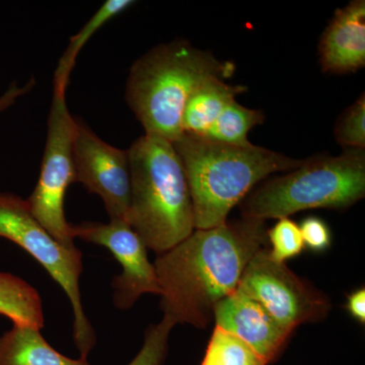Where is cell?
I'll list each match as a JSON object with an SVG mask.
<instances>
[{
    "label": "cell",
    "mask_w": 365,
    "mask_h": 365,
    "mask_svg": "<svg viewBox=\"0 0 365 365\" xmlns=\"http://www.w3.org/2000/svg\"><path fill=\"white\" fill-rule=\"evenodd\" d=\"M176 324L163 316L160 324L151 326L146 332L143 348L128 365H160L168 350L170 331Z\"/></svg>",
    "instance_id": "cell-21"
},
{
    "label": "cell",
    "mask_w": 365,
    "mask_h": 365,
    "mask_svg": "<svg viewBox=\"0 0 365 365\" xmlns=\"http://www.w3.org/2000/svg\"><path fill=\"white\" fill-rule=\"evenodd\" d=\"M130 169L128 222L146 248L165 253L195 230L193 203L181 158L162 137H139L127 150Z\"/></svg>",
    "instance_id": "cell-4"
},
{
    "label": "cell",
    "mask_w": 365,
    "mask_h": 365,
    "mask_svg": "<svg viewBox=\"0 0 365 365\" xmlns=\"http://www.w3.org/2000/svg\"><path fill=\"white\" fill-rule=\"evenodd\" d=\"M202 365H215L211 364V362L207 361V360L204 359Z\"/></svg>",
    "instance_id": "cell-25"
},
{
    "label": "cell",
    "mask_w": 365,
    "mask_h": 365,
    "mask_svg": "<svg viewBox=\"0 0 365 365\" xmlns=\"http://www.w3.org/2000/svg\"><path fill=\"white\" fill-rule=\"evenodd\" d=\"M334 134L346 150H365L364 93L340 115Z\"/></svg>",
    "instance_id": "cell-19"
},
{
    "label": "cell",
    "mask_w": 365,
    "mask_h": 365,
    "mask_svg": "<svg viewBox=\"0 0 365 365\" xmlns=\"http://www.w3.org/2000/svg\"><path fill=\"white\" fill-rule=\"evenodd\" d=\"M42 300L35 288L13 274L0 272V314L14 324L44 327Z\"/></svg>",
    "instance_id": "cell-15"
},
{
    "label": "cell",
    "mask_w": 365,
    "mask_h": 365,
    "mask_svg": "<svg viewBox=\"0 0 365 365\" xmlns=\"http://www.w3.org/2000/svg\"><path fill=\"white\" fill-rule=\"evenodd\" d=\"M246 86L228 85L222 78L206 79L192 91L182 117V133L205 135L225 107L235 100Z\"/></svg>",
    "instance_id": "cell-14"
},
{
    "label": "cell",
    "mask_w": 365,
    "mask_h": 365,
    "mask_svg": "<svg viewBox=\"0 0 365 365\" xmlns=\"http://www.w3.org/2000/svg\"><path fill=\"white\" fill-rule=\"evenodd\" d=\"M36 88V79L32 78L26 83L14 81L6 88H0V114L11 109L21 98L29 95Z\"/></svg>",
    "instance_id": "cell-23"
},
{
    "label": "cell",
    "mask_w": 365,
    "mask_h": 365,
    "mask_svg": "<svg viewBox=\"0 0 365 365\" xmlns=\"http://www.w3.org/2000/svg\"><path fill=\"white\" fill-rule=\"evenodd\" d=\"M237 290L256 300L281 326L289 330L328 313V299L307 287L284 265L262 249L249 262Z\"/></svg>",
    "instance_id": "cell-8"
},
{
    "label": "cell",
    "mask_w": 365,
    "mask_h": 365,
    "mask_svg": "<svg viewBox=\"0 0 365 365\" xmlns=\"http://www.w3.org/2000/svg\"><path fill=\"white\" fill-rule=\"evenodd\" d=\"M304 247L314 252H323L330 248V228L323 220L318 217H307L299 225Z\"/></svg>",
    "instance_id": "cell-22"
},
{
    "label": "cell",
    "mask_w": 365,
    "mask_h": 365,
    "mask_svg": "<svg viewBox=\"0 0 365 365\" xmlns=\"http://www.w3.org/2000/svg\"><path fill=\"white\" fill-rule=\"evenodd\" d=\"M173 144L186 173L195 230L227 222L228 213L255 185L274 173L297 169L304 162L254 144L230 145L185 132Z\"/></svg>",
    "instance_id": "cell-2"
},
{
    "label": "cell",
    "mask_w": 365,
    "mask_h": 365,
    "mask_svg": "<svg viewBox=\"0 0 365 365\" xmlns=\"http://www.w3.org/2000/svg\"><path fill=\"white\" fill-rule=\"evenodd\" d=\"M267 241L265 220L242 217L195 230L155 263L160 307L175 324L205 328L218 302L237 290L245 269Z\"/></svg>",
    "instance_id": "cell-1"
},
{
    "label": "cell",
    "mask_w": 365,
    "mask_h": 365,
    "mask_svg": "<svg viewBox=\"0 0 365 365\" xmlns=\"http://www.w3.org/2000/svg\"><path fill=\"white\" fill-rule=\"evenodd\" d=\"M319 63L324 72L351 73L365 66V1L337 9L322 35Z\"/></svg>",
    "instance_id": "cell-12"
},
{
    "label": "cell",
    "mask_w": 365,
    "mask_h": 365,
    "mask_svg": "<svg viewBox=\"0 0 365 365\" xmlns=\"http://www.w3.org/2000/svg\"><path fill=\"white\" fill-rule=\"evenodd\" d=\"M76 127V118L67 106L66 91L53 88L39 180L26 200L38 222L68 249L76 248L64 212L67 190L76 182L72 153Z\"/></svg>",
    "instance_id": "cell-7"
},
{
    "label": "cell",
    "mask_w": 365,
    "mask_h": 365,
    "mask_svg": "<svg viewBox=\"0 0 365 365\" xmlns=\"http://www.w3.org/2000/svg\"><path fill=\"white\" fill-rule=\"evenodd\" d=\"M347 309L353 318L365 323V290L360 288L348 297Z\"/></svg>",
    "instance_id": "cell-24"
},
{
    "label": "cell",
    "mask_w": 365,
    "mask_h": 365,
    "mask_svg": "<svg viewBox=\"0 0 365 365\" xmlns=\"http://www.w3.org/2000/svg\"><path fill=\"white\" fill-rule=\"evenodd\" d=\"M365 195V151L304 160L297 169L270 180L242 201L244 217L265 220L307 209L349 207Z\"/></svg>",
    "instance_id": "cell-5"
},
{
    "label": "cell",
    "mask_w": 365,
    "mask_h": 365,
    "mask_svg": "<svg viewBox=\"0 0 365 365\" xmlns=\"http://www.w3.org/2000/svg\"><path fill=\"white\" fill-rule=\"evenodd\" d=\"M73 139L76 182L102 198L110 220L128 222L130 169L128 151L106 143L81 119ZM129 223V222H128Z\"/></svg>",
    "instance_id": "cell-9"
},
{
    "label": "cell",
    "mask_w": 365,
    "mask_h": 365,
    "mask_svg": "<svg viewBox=\"0 0 365 365\" xmlns=\"http://www.w3.org/2000/svg\"><path fill=\"white\" fill-rule=\"evenodd\" d=\"M234 71V64L188 41H173L151 48L132 64L125 100L145 134L175 143L182 134V112L192 91L206 79L227 78Z\"/></svg>",
    "instance_id": "cell-3"
},
{
    "label": "cell",
    "mask_w": 365,
    "mask_h": 365,
    "mask_svg": "<svg viewBox=\"0 0 365 365\" xmlns=\"http://www.w3.org/2000/svg\"><path fill=\"white\" fill-rule=\"evenodd\" d=\"M213 319L216 328L246 343L266 364L277 356L292 333L258 302L237 289L218 302Z\"/></svg>",
    "instance_id": "cell-11"
},
{
    "label": "cell",
    "mask_w": 365,
    "mask_h": 365,
    "mask_svg": "<svg viewBox=\"0 0 365 365\" xmlns=\"http://www.w3.org/2000/svg\"><path fill=\"white\" fill-rule=\"evenodd\" d=\"M0 237L25 250L66 292L73 307L74 342L86 359L96 343L93 327L86 318L79 292L83 254L59 244L34 217L25 199L0 192Z\"/></svg>",
    "instance_id": "cell-6"
},
{
    "label": "cell",
    "mask_w": 365,
    "mask_h": 365,
    "mask_svg": "<svg viewBox=\"0 0 365 365\" xmlns=\"http://www.w3.org/2000/svg\"><path fill=\"white\" fill-rule=\"evenodd\" d=\"M133 4L134 1L132 0H107L93 14L90 20L86 21L85 26L76 35L72 36L66 51L60 57L58 64L55 69L53 88L66 91L71 72L76 66V59L86 43L106 24L123 13L128 7L133 6Z\"/></svg>",
    "instance_id": "cell-16"
},
{
    "label": "cell",
    "mask_w": 365,
    "mask_h": 365,
    "mask_svg": "<svg viewBox=\"0 0 365 365\" xmlns=\"http://www.w3.org/2000/svg\"><path fill=\"white\" fill-rule=\"evenodd\" d=\"M265 116L261 110L244 107L232 101L220 113L215 123L205 134L208 138L230 145L248 146L249 132L264 123Z\"/></svg>",
    "instance_id": "cell-17"
},
{
    "label": "cell",
    "mask_w": 365,
    "mask_h": 365,
    "mask_svg": "<svg viewBox=\"0 0 365 365\" xmlns=\"http://www.w3.org/2000/svg\"><path fill=\"white\" fill-rule=\"evenodd\" d=\"M71 235L73 239L79 237L105 247L119 262L123 271L113 281L115 306L127 309L143 294H160L155 266L148 261V248L128 222H83L71 225Z\"/></svg>",
    "instance_id": "cell-10"
},
{
    "label": "cell",
    "mask_w": 365,
    "mask_h": 365,
    "mask_svg": "<svg viewBox=\"0 0 365 365\" xmlns=\"http://www.w3.org/2000/svg\"><path fill=\"white\" fill-rule=\"evenodd\" d=\"M272 250L269 251L274 261L284 263L302 253L304 248L299 225L288 217L280 218L267 232Z\"/></svg>",
    "instance_id": "cell-20"
},
{
    "label": "cell",
    "mask_w": 365,
    "mask_h": 365,
    "mask_svg": "<svg viewBox=\"0 0 365 365\" xmlns=\"http://www.w3.org/2000/svg\"><path fill=\"white\" fill-rule=\"evenodd\" d=\"M41 329L14 324L0 337V365H91L86 359H71L48 344Z\"/></svg>",
    "instance_id": "cell-13"
},
{
    "label": "cell",
    "mask_w": 365,
    "mask_h": 365,
    "mask_svg": "<svg viewBox=\"0 0 365 365\" xmlns=\"http://www.w3.org/2000/svg\"><path fill=\"white\" fill-rule=\"evenodd\" d=\"M204 359L215 365H266L246 343L218 328L211 336Z\"/></svg>",
    "instance_id": "cell-18"
}]
</instances>
